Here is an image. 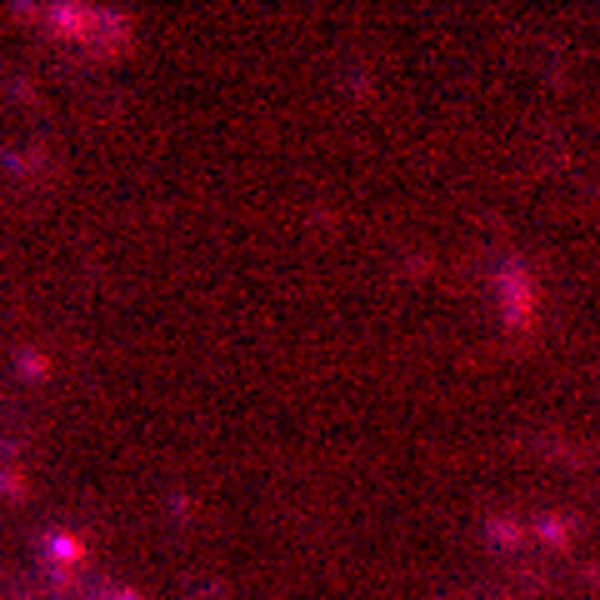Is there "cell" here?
<instances>
[{"label": "cell", "mask_w": 600, "mask_h": 600, "mask_svg": "<svg viewBox=\"0 0 600 600\" xmlns=\"http://www.w3.org/2000/svg\"><path fill=\"white\" fill-rule=\"evenodd\" d=\"M50 16V30L56 36H70V40H85V46L105 50V56H121V50L135 46V30L125 16H105V10H80V5H56L46 10Z\"/></svg>", "instance_id": "1"}, {"label": "cell", "mask_w": 600, "mask_h": 600, "mask_svg": "<svg viewBox=\"0 0 600 600\" xmlns=\"http://www.w3.org/2000/svg\"><path fill=\"white\" fill-rule=\"evenodd\" d=\"M50 555H56V561H66V565H75L80 561V541H75V535H50Z\"/></svg>", "instance_id": "4"}, {"label": "cell", "mask_w": 600, "mask_h": 600, "mask_svg": "<svg viewBox=\"0 0 600 600\" xmlns=\"http://www.w3.org/2000/svg\"><path fill=\"white\" fill-rule=\"evenodd\" d=\"M535 535H545V541H551V545H571L575 525L565 520V516H541V520H535Z\"/></svg>", "instance_id": "3"}, {"label": "cell", "mask_w": 600, "mask_h": 600, "mask_svg": "<svg viewBox=\"0 0 600 600\" xmlns=\"http://www.w3.org/2000/svg\"><path fill=\"white\" fill-rule=\"evenodd\" d=\"M101 600H141V591H105Z\"/></svg>", "instance_id": "6"}, {"label": "cell", "mask_w": 600, "mask_h": 600, "mask_svg": "<svg viewBox=\"0 0 600 600\" xmlns=\"http://www.w3.org/2000/svg\"><path fill=\"white\" fill-rule=\"evenodd\" d=\"M490 535H496L500 545H516L520 541V525L516 520H490Z\"/></svg>", "instance_id": "5"}, {"label": "cell", "mask_w": 600, "mask_h": 600, "mask_svg": "<svg viewBox=\"0 0 600 600\" xmlns=\"http://www.w3.org/2000/svg\"><path fill=\"white\" fill-rule=\"evenodd\" d=\"M500 295H506V326L525 336L535 326V316H541V300H535V281L520 261L500 265Z\"/></svg>", "instance_id": "2"}]
</instances>
